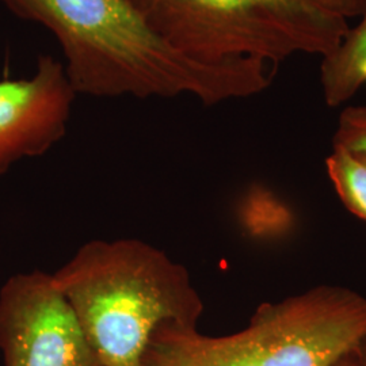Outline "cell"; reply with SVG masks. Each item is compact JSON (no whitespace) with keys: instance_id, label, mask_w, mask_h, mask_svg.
I'll return each mask as SVG.
<instances>
[{"instance_id":"1","label":"cell","mask_w":366,"mask_h":366,"mask_svg":"<svg viewBox=\"0 0 366 366\" xmlns=\"http://www.w3.org/2000/svg\"><path fill=\"white\" fill-rule=\"evenodd\" d=\"M0 1L52 33L76 94L143 99L190 94L213 106L264 92L277 74L262 64L210 66L184 57L157 36L132 0Z\"/></svg>"},{"instance_id":"2","label":"cell","mask_w":366,"mask_h":366,"mask_svg":"<svg viewBox=\"0 0 366 366\" xmlns=\"http://www.w3.org/2000/svg\"><path fill=\"white\" fill-rule=\"evenodd\" d=\"M53 277L102 366H140L162 323L197 328L204 312L186 267L137 239L92 240Z\"/></svg>"},{"instance_id":"3","label":"cell","mask_w":366,"mask_h":366,"mask_svg":"<svg viewBox=\"0 0 366 366\" xmlns=\"http://www.w3.org/2000/svg\"><path fill=\"white\" fill-rule=\"evenodd\" d=\"M366 335V297L320 285L278 302H264L249 326L225 337L162 323L140 366H331Z\"/></svg>"},{"instance_id":"4","label":"cell","mask_w":366,"mask_h":366,"mask_svg":"<svg viewBox=\"0 0 366 366\" xmlns=\"http://www.w3.org/2000/svg\"><path fill=\"white\" fill-rule=\"evenodd\" d=\"M160 39L210 66L262 64L278 71L293 54L334 52L347 19L305 0H132Z\"/></svg>"},{"instance_id":"5","label":"cell","mask_w":366,"mask_h":366,"mask_svg":"<svg viewBox=\"0 0 366 366\" xmlns=\"http://www.w3.org/2000/svg\"><path fill=\"white\" fill-rule=\"evenodd\" d=\"M4 366H102L53 274L13 275L0 289Z\"/></svg>"},{"instance_id":"6","label":"cell","mask_w":366,"mask_h":366,"mask_svg":"<svg viewBox=\"0 0 366 366\" xmlns=\"http://www.w3.org/2000/svg\"><path fill=\"white\" fill-rule=\"evenodd\" d=\"M75 95L64 64L48 54L31 78L0 80V175L64 137Z\"/></svg>"},{"instance_id":"7","label":"cell","mask_w":366,"mask_h":366,"mask_svg":"<svg viewBox=\"0 0 366 366\" xmlns=\"http://www.w3.org/2000/svg\"><path fill=\"white\" fill-rule=\"evenodd\" d=\"M320 84L325 102L337 107L366 84V11L334 52L322 59Z\"/></svg>"},{"instance_id":"8","label":"cell","mask_w":366,"mask_h":366,"mask_svg":"<svg viewBox=\"0 0 366 366\" xmlns=\"http://www.w3.org/2000/svg\"><path fill=\"white\" fill-rule=\"evenodd\" d=\"M242 222L251 235L278 239L293 229L295 216L278 197L258 186L242 204Z\"/></svg>"},{"instance_id":"9","label":"cell","mask_w":366,"mask_h":366,"mask_svg":"<svg viewBox=\"0 0 366 366\" xmlns=\"http://www.w3.org/2000/svg\"><path fill=\"white\" fill-rule=\"evenodd\" d=\"M326 169L343 205L366 222L365 162L353 152L334 145L326 159Z\"/></svg>"},{"instance_id":"10","label":"cell","mask_w":366,"mask_h":366,"mask_svg":"<svg viewBox=\"0 0 366 366\" xmlns=\"http://www.w3.org/2000/svg\"><path fill=\"white\" fill-rule=\"evenodd\" d=\"M332 145L355 155L366 154V106H352L340 113Z\"/></svg>"},{"instance_id":"11","label":"cell","mask_w":366,"mask_h":366,"mask_svg":"<svg viewBox=\"0 0 366 366\" xmlns=\"http://www.w3.org/2000/svg\"><path fill=\"white\" fill-rule=\"evenodd\" d=\"M315 7L340 18L349 19L366 11V0H305Z\"/></svg>"},{"instance_id":"12","label":"cell","mask_w":366,"mask_h":366,"mask_svg":"<svg viewBox=\"0 0 366 366\" xmlns=\"http://www.w3.org/2000/svg\"><path fill=\"white\" fill-rule=\"evenodd\" d=\"M352 358H353L354 366H366V335L354 347Z\"/></svg>"},{"instance_id":"13","label":"cell","mask_w":366,"mask_h":366,"mask_svg":"<svg viewBox=\"0 0 366 366\" xmlns=\"http://www.w3.org/2000/svg\"><path fill=\"white\" fill-rule=\"evenodd\" d=\"M331 366H354L353 358H352V353L342 357L340 360H338L335 364H332Z\"/></svg>"},{"instance_id":"14","label":"cell","mask_w":366,"mask_h":366,"mask_svg":"<svg viewBox=\"0 0 366 366\" xmlns=\"http://www.w3.org/2000/svg\"><path fill=\"white\" fill-rule=\"evenodd\" d=\"M354 155H355V154H354ZM357 157H360L361 160H364V162L366 163V154L365 155H357Z\"/></svg>"}]
</instances>
